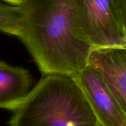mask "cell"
<instances>
[{"instance_id":"8","label":"cell","mask_w":126,"mask_h":126,"mask_svg":"<svg viewBox=\"0 0 126 126\" xmlns=\"http://www.w3.org/2000/svg\"><path fill=\"white\" fill-rule=\"evenodd\" d=\"M5 2L7 3H9L11 5H13V6H18L20 5L24 0H3Z\"/></svg>"},{"instance_id":"3","label":"cell","mask_w":126,"mask_h":126,"mask_svg":"<svg viewBox=\"0 0 126 126\" xmlns=\"http://www.w3.org/2000/svg\"><path fill=\"white\" fill-rule=\"evenodd\" d=\"M75 30L92 48H126V0H75Z\"/></svg>"},{"instance_id":"5","label":"cell","mask_w":126,"mask_h":126,"mask_svg":"<svg viewBox=\"0 0 126 126\" xmlns=\"http://www.w3.org/2000/svg\"><path fill=\"white\" fill-rule=\"evenodd\" d=\"M86 66L100 78L126 109V48H92Z\"/></svg>"},{"instance_id":"9","label":"cell","mask_w":126,"mask_h":126,"mask_svg":"<svg viewBox=\"0 0 126 126\" xmlns=\"http://www.w3.org/2000/svg\"><path fill=\"white\" fill-rule=\"evenodd\" d=\"M1 62H2V61H1V60H0V63H1Z\"/></svg>"},{"instance_id":"1","label":"cell","mask_w":126,"mask_h":126,"mask_svg":"<svg viewBox=\"0 0 126 126\" xmlns=\"http://www.w3.org/2000/svg\"><path fill=\"white\" fill-rule=\"evenodd\" d=\"M18 38L44 75L73 78L92 49L75 30V0H24Z\"/></svg>"},{"instance_id":"6","label":"cell","mask_w":126,"mask_h":126,"mask_svg":"<svg viewBox=\"0 0 126 126\" xmlns=\"http://www.w3.org/2000/svg\"><path fill=\"white\" fill-rule=\"evenodd\" d=\"M31 77L29 72L0 63V109L13 111L30 92Z\"/></svg>"},{"instance_id":"7","label":"cell","mask_w":126,"mask_h":126,"mask_svg":"<svg viewBox=\"0 0 126 126\" xmlns=\"http://www.w3.org/2000/svg\"><path fill=\"white\" fill-rule=\"evenodd\" d=\"M21 16L18 6L7 5L0 2V32L18 36Z\"/></svg>"},{"instance_id":"4","label":"cell","mask_w":126,"mask_h":126,"mask_svg":"<svg viewBox=\"0 0 126 126\" xmlns=\"http://www.w3.org/2000/svg\"><path fill=\"white\" fill-rule=\"evenodd\" d=\"M73 78L100 126H126V109L92 69L86 66Z\"/></svg>"},{"instance_id":"2","label":"cell","mask_w":126,"mask_h":126,"mask_svg":"<svg viewBox=\"0 0 126 126\" xmlns=\"http://www.w3.org/2000/svg\"><path fill=\"white\" fill-rule=\"evenodd\" d=\"M10 126H100L73 78L44 75L13 110Z\"/></svg>"}]
</instances>
